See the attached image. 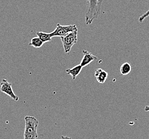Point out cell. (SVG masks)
I'll return each instance as SVG.
<instances>
[{
	"label": "cell",
	"mask_w": 149,
	"mask_h": 139,
	"mask_svg": "<svg viewBox=\"0 0 149 139\" xmlns=\"http://www.w3.org/2000/svg\"><path fill=\"white\" fill-rule=\"evenodd\" d=\"M36 34L38 37H39L41 40L44 42V44L50 42L52 40V37L51 33H47L43 32H37Z\"/></svg>",
	"instance_id": "cell-9"
},
{
	"label": "cell",
	"mask_w": 149,
	"mask_h": 139,
	"mask_svg": "<svg viewBox=\"0 0 149 139\" xmlns=\"http://www.w3.org/2000/svg\"><path fill=\"white\" fill-rule=\"evenodd\" d=\"M83 57L82 58L80 63V65L83 68L88 66L90 63H91L92 62L95 61L97 59V57H96L94 55L92 54V53L86 50H84L83 51Z\"/></svg>",
	"instance_id": "cell-6"
},
{
	"label": "cell",
	"mask_w": 149,
	"mask_h": 139,
	"mask_svg": "<svg viewBox=\"0 0 149 139\" xmlns=\"http://www.w3.org/2000/svg\"><path fill=\"white\" fill-rule=\"evenodd\" d=\"M103 1L104 0H87L88 7L85 16V23L87 25L91 24L99 17Z\"/></svg>",
	"instance_id": "cell-1"
},
{
	"label": "cell",
	"mask_w": 149,
	"mask_h": 139,
	"mask_svg": "<svg viewBox=\"0 0 149 139\" xmlns=\"http://www.w3.org/2000/svg\"><path fill=\"white\" fill-rule=\"evenodd\" d=\"M149 10L147 11L145 14H143L141 17H139V21L140 23H142L143 21L146 19V18L148 17H149Z\"/></svg>",
	"instance_id": "cell-12"
},
{
	"label": "cell",
	"mask_w": 149,
	"mask_h": 139,
	"mask_svg": "<svg viewBox=\"0 0 149 139\" xmlns=\"http://www.w3.org/2000/svg\"><path fill=\"white\" fill-rule=\"evenodd\" d=\"M108 72L105 71V70L102 68H98L95 71V77L97 82L100 84H104L108 78Z\"/></svg>",
	"instance_id": "cell-7"
},
{
	"label": "cell",
	"mask_w": 149,
	"mask_h": 139,
	"mask_svg": "<svg viewBox=\"0 0 149 139\" xmlns=\"http://www.w3.org/2000/svg\"><path fill=\"white\" fill-rule=\"evenodd\" d=\"M76 31H78V28L76 25H61L60 24H58L54 31L51 32V34L52 37H61Z\"/></svg>",
	"instance_id": "cell-4"
},
{
	"label": "cell",
	"mask_w": 149,
	"mask_h": 139,
	"mask_svg": "<svg viewBox=\"0 0 149 139\" xmlns=\"http://www.w3.org/2000/svg\"><path fill=\"white\" fill-rule=\"evenodd\" d=\"M144 110H145V111H146V112L149 111V105L146 106L145 108H144Z\"/></svg>",
	"instance_id": "cell-14"
},
{
	"label": "cell",
	"mask_w": 149,
	"mask_h": 139,
	"mask_svg": "<svg viewBox=\"0 0 149 139\" xmlns=\"http://www.w3.org/2000/svg\"><path fill=\"white\" fill-rule=\"evenodd\" d=\"M132 71V66L128 62L124 63L120 67V73L122 75H129Z\"/></svg>",
	"instance_id": "cell-10"
},
{
	"label": "cell",
	"mask_w": 149,
	"mask_h": 139,
	"mask_svg": "<svg viewBox=\"0 0 149 139\" xmlns=\"http://www.w3.org/2000/svg\"><path fill=\"white\" fill-rule=\"evenodd\" d=\"M25 123L24 139H37V129L39 125L37 119L32 116H26L25 117Z\"/></svg>",
	"instance_id": "cell-2"
},
{
	"label": "cell",
	"mask_w": 149,
	"mask_h": 139,
	"mask_svg": "<svg viewBox=\"0 0 149 139\" xmlns=\"http://www.w3.org/2000/svg\"><path fill=\"white\" fill-rule=\"evenodd\" d=\"M0 90L2 93L7 94L12 99H13L14 101H18L19 98L15 94L13 91V89L12 88V84L8 82L5 79H3L1 82Z\"/></svg>",
	"instance_id": "cell-5"
},
{
	"label": "cell",
	"mask_w": 149,
	"mask_h": 139,
	"mask_svg": "<svg viewBox=\"0 0 149 139\" xmlns=\"http://www.w3.org/2000/svg\"><path fill=\"white\" fill-rule=\"evenodd\" d=\"M43 44L44 42L41 40L39 37H34L31 40L29 46L36 48H40L43 46Z\"/></svg>",
	"instance_id": "cell-11"
},
{
	"label": "cell",
	"mask_w": 149,
	"mask_h": 139,
	"mask_svg": "<svg viewBox=\"0 0 149 139\" xmlns=\"http://www.w3.org/2000/svg\"><path fill=\"white\" fill-rule=\"evenodd\" d=\"M77 35L78 31H76L67 34L64 37H61V42L65 53H69L73 46L77 43L78 41Z\"/></svg>",
	"instance_id": "cell-3"
},
{
	"label": "cell",
	"mask_w": 149,
	"mask_h": 139,
	"mask_svg": "<svg viewBox=\"0 0 149 139\" xmlns=\"http://www.w3.org/2000/svg\"><path fill=\"white\" fill-rule=\"evenodd\" d=\"M83 68L81 65H77L71 68L67 69L65 71L68 75H71L73 80H74L78 75L80 74Z\"/></svg>",
	"instance_id": "cell-8"
},
{
	"label": "cell",
	"mask_w": 149,
	"mask_h": 139,
	"mask_svg": "<svg viewBox=\"0 0 149 139\" xmlns=\"http://www.w3.org/2000/svg\"><path fill=\"white\" fill-rule=\"evenodd\" d=\"M61 139H72L71 138L67 136H61Z\"/></svg>",
	"instance_id": "cell-13"
}]
</instances>
